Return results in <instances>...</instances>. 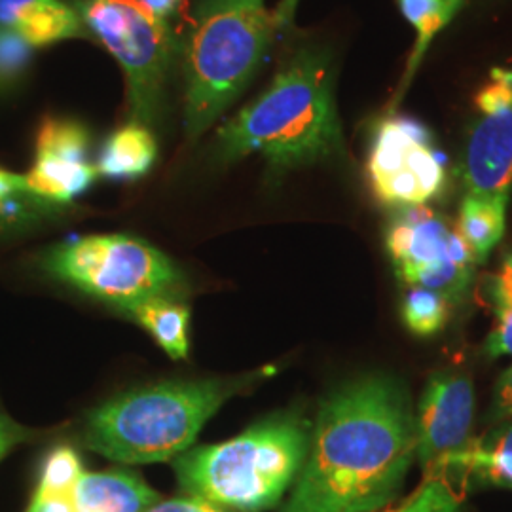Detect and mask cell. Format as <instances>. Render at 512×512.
I'll list each match as a JSON object with an SVG mask.
<instances>
[{
  "instance_id": "6da1fadb",
  "label": "cell",
  "mask_w": 512,
  "mask_h": 512,
  "mask_svg": "<svg viewBox=\"0 0 512 512\" xmlns=\"http://www.w3.org/2000/svg\"><path fill=\"white\" fill-rule=\"evenodd\" d=\"M416 461L408 391L387 376L344 385L325 399L293 494L279 512H376Z\"/></svg>"
},
{
  "instance_id": "7a4b0ae2",
  "label": "cell",
  "mask_w": 512,
  "mask_h": 512,
  "mask_svg": "<svg viewBox=\"0 0 512 512\" xmlns=\"http://www.w3.org/2000/svg\"><path fill=\"white\" fill-rule=\"evenodd\" d=\"M215 150L226 162L258 154L275 171L342 156L346 147L327 50L298 48L270 86L217 131Z\"/></svg>"
},
{
  "instance_id": "3957f363",
  "label": "cell",
  "mask_w": 512,
  "mask_h": 512,
  "mask_svg": "<svg viewBox=\"0 0 512 512\" xmlns=\"http://www.w3.org/2000/svg\"><path fill=\"white\" fill-rule=\"evenodd\" d=\"M279 31L266 0H200L179 46L184 135L198 141L253 82Z\"/></svg>"
},
{
  "instance_id": "277c9868",
  "label": "cell",
  "mask_w": 512,
  "mask_h": 512,
  "mask_svg": "<svg viewBox=\"0 0 512 512\" xmlns=\"http://www.w3.org/2000/svg\"><path fill=\"white\" fill-rule=\"evenodd\" d=\"M310 435L308 421L298 414L260 421L236 439L186 450L175 458L179 486L219 509L270 511L296 482Z\"/></svg>"
},
{
  "instance_id": "5b68a950",
  "label": "cell",
  "mask_w": 512,
  "mask_h": 512,
  "mask_svg": "<svg viewBox=\"0 0 512 512\" xmlns=\"http://www.w3.org/2000/svg\"><path fill=\"white\" fill-rule=\"evenodd\" d=\"M247 384L249 378L169 382L129 391L93 412L84 442L93 452L128 465L179 458L207 420Z\"/></svg>"
},
{
  "instance_id": "8992f818",
  "label": "cell",
  "mask_w": 512,
  "mask_h": 512,
  "mask_svg": "<svg viewBox=\"0 0 512 512\" xmlns=\"http://www.w3.org/2000/svg\"><path fill=\"white\" fill-rule=\"evenodd\" d=\"M86 31L114 55L128 86L131 124L160 128L179 46L165 19L141 0H69Z\"/></svg>"
},
{
  "instance_id": "52a82bcc",
  "label": "cell",
  "mask_w": 512,
  "mask_h": 512,
  "mask_svg": "<svg viewBox=\"0 0 512 512\" xmlns=\"http://www.w3.org/2000/svg\"><path fill=\"white\" fill-rule=\"evenodd\" d=\"M55 277L120 308L171 296L181 275L171 260L141 239L88 236L52 249L44 260Z\"/></svg>"
},
{
  "instance_id": "ba28073f",
  "label": "cell",
  "mask_w": 512,
  "mask_h": 512,
  "mask_svg": "<svg viewBox=\"0 0 512 512\" xmlns=\"http://www.w3.org/2000/svg\"><path fill=\"white\" fill-rule=\"evenodd\" d=\"M387 251L408 287L461 298L475 274L476 258L454 226L437 211L406 207L387 230Z\"/></svg>"
},
{
  "instance_id": "9c48e42d",
  "label": "cell",
  "mask_w": 512,
  "mask_h": 512,
  "mask_svg": "<svg viewBox=\"0 0 512 512\" xmlns=\"http://www.w3.org/2000/svg\"><path fill=\"white\" fill-rule=\"evenodd\" d=\"M366 167L374 194L391 207L425 205L446 184V169L431 133L404 116H389L376 126Z\"/></svg>"
},
{
  "instance_id": "30bf717a",
  "label": "cell",
  "mask_w": 512,
  "mask_h": 512,
  "mask_svg": "<svg viewBox=\"0 0 512 512\" xmlns=\"http://www.w3.org/2000/svg\"><path fill=\"white\" fill-rule=\"evenodd\" d=\"M475 391L469 376L439 372L431 376L421 397L416 423V459L425 475L444 473L471 444Z\"/></svg>"
},
{
  "instance_id": "8fae6325",
  "label": "cell",
  "mask_w": 512,
  "mask_h": 512,
  "mask_svg": "<svg viewBox=\"0 0 512 512\" xmlns=\"http://www.w3.org/2000/svg\"><path fill=\"white\" fill-rule=\"evenodd\" d=\"M90 131L73 118H48L37 135V156L25 175L38 200L69 203L92 186L97 169L88 160Z\"/></svg>"
},
{
  "instance_id": "7c38bea8",
  "label": "cell",
  "mask_w": 512,
  "mask_h": 512,
  "mask_svg": "<svg viewBox=\"0 0 512 512\" xmlns=\"http://www.w3.org/2000/svg\"><path fill=\"white\" fill-rule=\"evenodd\" d=\"M465 196L509 203L512 188V103L480 114L465 148Z\"/></svg>"
},
{
  "instance_id": "4fadbf2b",
  "label": "cell",
  "mask_w": 512,
  "mask_h": 512,
  "mask_svg": "<svg viewBox=\"0 0 512 512\" xmlns=\"http://www.w3.org/2000/svg\"><path fill=\"white\" fill-rule=\"evenodd\" d=\"M0 27L12 29L33 48L90 37L73 6L61 0H0Z\"/></svg>"
},
{
  "instance_id": "5bb4252c",
  "label": "cell",
  "mask_w": 512,
  "mask_h": 512,
  "mask_svg": "<svg viewBox=\"0 0 512 512\" xmlns=\"http://www.w3.org/2000/svg\"><path fill=\"white\" fill-rule=\"evenodd\" d=\"M160 501L162 495L129 471H82L73 488L74 512H147Z\"/></svg>"
},
{
  "instance_id": "9a60e30c",
  "label": "cell",
  "mask_w": 512,
  "mask_h": 512,
  "mask_svg": "<svg viewBox=\"0 0 512 512\" xmlns=\"http://www.w3.org/2000/svg\"><path fill=\"white\" fill-rule=\"evenodd\" d=\"M156 158L158 143L152 129L129 122L110 133L95 169L105 179L137 181L152 169Z\"/></svg>"
},
{
  "instance_id": "2e32d148",
  "label": "cell",
  "mask_w": 512,
  "mask_h": 512,
  "mask_svg": "<svg viewBox=\"0 0 512 512\" xmlns=\"http://www.w3.org/2000/svg\"><path fill=\"white\" fill-rule=\"evenodd\" d=\"M501 423L484 439L471 440L444 473L458 471L478 484L512 490V418Z\"/></svg>"
},
{
  "instance_id": "e0dca14e",
  "label": "cell",
  "mask_w": 512,
  "mask_h": 512,
  "mask_svg": "<svg viewBox=\"0 0 512 512\" xmlns=\"http://www.w3.org/2000/svg\"><path fill=\"white\" fill-rule=\"evenodd\" d=\"M82 471V463L73 448H55L42 463L25 512H74L73 488Z\"/></svg>"
},
{
  "instance_id": "ac0fdd59",
  "label": "cell",
  "mask_w": 512,
  "mask_h": 512,
  "mask_svg": "<svg viewBox=\"0 0 512 512\" xmlns=\"http://www.w3.org/2000/svg\"><path fill=\"white\" fill-rule=\"evenodd\" d=\"M131 317L150 332L171 359L188 355V323L190 311L171 296L150 298L128 308Z\"/></svg>"
},
{
  "instance_id": "d6986e66",
  "label": "cell",
  "mask_w": 512,
  "mask_h": 512,
  "mask_svg": "<svg viewBox=\"0 0 512 512\" xmlns=\"http://www.w3.org/2000/svg\"><path fill=\"white\" fill-rule=\"evenodd\" d=\"M505 203L465 196L454 222L461 239L467 243L476 262H484L505 234Z\"/></svg>"
},
{
  "instance_id": "ffe728a7",
  "label": "cell",
  "mask_w": 512,
  "mask_h": 512,
  "mask_svg": "<svg viewBox=\"0 0 512 512\" xmlns=\"http://www.w3.org/2000/svg\"><path fill=\"white\" fill-rule=\"evenodd\" d=\"M463 495L452 484V475H425L420 488L404 501L376 512H461Z\"/></svg>"
},
{
  "instance_id": "44dd1931",
  "label": "cell",
  "mask_w": 512,
  "mask_h": 512,
  "mask_svg": "<svg viewBox=\"0 0 512 512\" xmlns=\"http://www.w3.org/2000/svg\"><path fill=\"white\" fill-rule=\"evenodd\" d=\"M450 317V302L442 294L423 289L408 287L403 300L404 325L418 336H433Z\"/></svg>"
},
{
  "instance_id": "7402d4cb",
  "label": "cell",
  "mask_w": 512,
  "mask_h": 512,
  "mask_svg": "<svg viewBox=\"0 0 512 512\" xmlns=\"http://www.w3.org/2000/svg\"><path fill=\"white\" fill-rule=\"evenodd\" d=\"M495 325L486 351L490 357H512V255L505 258L499 274H495L492 283Z\"/></svg>"
},
{
  "instance_id": "603a6c76",
  "label": "cell",
  "mask_w": 512,
  "mask_h": 512,
  "mask_svg": "<svg viewBox=\"0 0 512 512\" xmlns=\"http://www.w3.org/2000/svg\"><path fill=\"white\" fill-rule=\"evenodd\" d=\"M465 2H467V0H442L439 8H437L435 12H431V14L423 19L420 25L416 27L418 37H416V42H414V50H412V54H410V59H408V63H406L403 82H401V86H399L397 97L393 99V107L401 101V97H403L406 90H408V86H410L414 74L418 71L423 57L427 54V50H429L433 38L437 37L440 31H442L452 19L456 18V14L463 8Z\"/></svg>"
},
{
  "instance_id": "cb8c5ba5",
  "label": "cell",
  "mask_w": 512,
  "mask_h": 512,
  "mask_svg": "<svg viewBox=\"0 0 512 512\" xmlns=\"http://www.w3.org/2000/svg\"><path fill=\"white\" fill-rule=\"evenodd\" d=\"M33 50L35 48L18 33L0 27V90L16 86L25 76L33 59Z\"/></svg>"
},
{
  "instance_id": "d4e9b609",
  "label": "cell",
  "mask_w": 512,
  "mask_h": 512,
  "mask_svg": "<svg viewBox=\"0 0 512 512\" xmlns=\"http://www.w3.org/2000/svg\"><path fill=\"white\" fill-rule=\"evenodd\" d=\"M512 103V71L497 67L490 74V82L476 93L475 105L480 114L509 107Z\"/></svg>"
},
{
  "instance_id": "484cf974",
  "label": "cell",
  "mask_w": 512,
  "mask_h": 512,
  "mask_svg": "<svg viewBox=\"0 0 512 512\" xmlns=\"http://www.w3.org/2000/svg\"><path fill=\"white\" fill-rule=\"evenodd\" d=\"M512 418V366L501 374L494 389V399L490 404L488 423H501Z\"/></svg>"
},
{
  "instance_id": "4316f807",
  "label": "cell",
  "mask_w": 512,
  "mask_h": 512,
  "mask_svg": "<svg viewBox=\"0 0 512 512\" xmlns=\"http://www.w3.org/2000/svg\"><path fill=\"white\" fill-rule=\"evenodd\" d=\"M33 435H35L33 431L19 425L8 414H4L0 410V461L6 458L18 444L31 439Z\"/></svg>"
},
{
  "instance_id": "83f0119b",
  "label": "cell",
  "mask_w": 512,
  "mask_h": 512,
  "mask_svg": "<svg viewBox=\"0 0 512 512\" xmlns=\"http://www.w3.org/2000/svg\"><path fill=\"white\" fill-rule=\"evenodd\" d=\"M147 512H224L219 507L202 501L198 497H181V499H169V501H160Z\"/></svg>"
},
{
  "instance_id": "f1b7e54d",
  "label": "cell",
  "mask_w": 512,
  "mask_h": 512,
  "mask_svg": "<svg viewBox=\"0 0 512 512\" xmlns=\"http://www.w3.org/2000/svg\"><path fill=\"white\" fill-rule=\"evenodd\" d=\"M442 0H397L403 18L416 29L423 19L435 12Z\"/></svg>"
},
{
  "instance_id": "f546056e",
  "label": "cell",
  "mask_w": 512,
  "mask_h": 512,
  "mask_svg": "<svg viewBox=\"0 0 512 512\" xmlns=\"http://www.w3.org/2000/svg\"><path fill=\"white\" fill-rule=\"evenodd\" d=\"M152 14L158 18L167 19L177 16L186 4V0H141Z\"/></svg>"
},
{
  "instance_id": "4dcf8cb0",
  "label": "cell",
  "mask_w": 512,
  "mask_h": 512,
  "mask_svg": "<svg viewBox=\"0 0 512 512\" xmlns=\"http://www.w3.org/2000/svg\"><path fill=\"white\" fill-rule=\"evenodd\" d=\"M300 0H279L277 8H275L274 18L279 29H285L293 23L296 8H298Z\"/></svg>"
}]
</instances>
